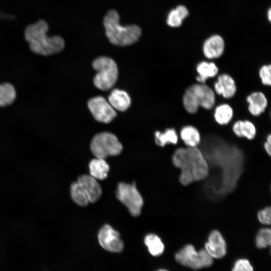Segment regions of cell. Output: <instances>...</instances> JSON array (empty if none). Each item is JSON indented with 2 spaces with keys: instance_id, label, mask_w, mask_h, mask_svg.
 <instances>
[{
  "instance_id": "cell-27",
  "label": "cell",
  "mask_w": 271,
  "mask_h": 271,
  "mask_svg": "<svg viewBox=\"0 0 271 271\" xmlns=\"http://www.w3.org/2000/svg\"><path fill=\"white\" fill-rule=\"evenodd\" d=\"M183 19L176 9L172 10L168 15L167 22L172 27H178L181 25Z\"/></svg>"
},
{
  "instance_id": "cell-10",
  "label": "cell",
  "mask_w": 271,
  "mask_h": 271,
  "mask_svg": "<svg viewBox=\"0 0 271 271\" xmlns=\"http://www.w3.org/2000/svg\"><path fill=\"white\" fill-rule=\"evenodd\" d=\"M98 239L100 245L108 251L119 252L123 249V243L119 233L108 224L100 229Z\"/></svg>"
},
{
  "instance_id": "cell-12",
  "label": "cell",
  "mask_w": 271,
  "mask_h": 271,
  "mask_svg": "<svg viewBox=\"0 0 271 271\" xmlns=\"http://www.w3.org/2000/svg\"><path fill=\"white\" fill-rule=\"evenodd\" d=\"M77 182L84 191L89 202L94 203L99 199L102 190L96 179L91 175H83L79 177Z\"/></svg>"
},
{
  "instance_id": "cell-4",
  "label": "cell",
  "mask_w": 271,
  "mask_h": 271,
  "mask_svg": "<svg viewBox=\"0 0 271 271\" xmlns=\"http://www.w3.org/2000/svg\"><path fill=\"white\" fill-rule=\"evenodd\" d=\"M215 102L213 90L204 83L195 84L185 91L183 98L184 108L190 113L197 112L201 106L206 109L213 107Z\"/></svg>"
},
{
  "instance_id": "cell-28",
  "label": "cell",
  "mask_w": 271,
  "mask_h": 271,
  "mask_svg": "<svg viewBox=\"0 0 271 271\" xmlns=\"http://www.w3.org/2000/svg\"><path fill=\"white\" fill-rule=\"evenodd\" d=\"M259 75L263 84L270 86L271 85V66L264 65L259 71Z\"/></svg>"
},
{
  "instance_id": "cell-32",
  "label": "cell",
  "mask_w": 271,
  "mask_h": 271,
  "mask_svg": "<svg viewBox=\"0 0 271 271\" xmlns=\"http://www.w3.org/2000/svg\"><path fill=\"white\" fill-rule=\"evenodd\" d=\"M0 19L15 20V17L13 15L7 14L0 11Z\"/></svg>"
},
{
  "instance_id": "cell-6",
  "label": "cell",
  "mask_w": 271,
  "mask_h": 271,
  "mask_svg": "<svg viewBox=\"0 0 271 271\" xmlns=\"http://www.w3.org/2000/svg\"><path fill=\"white\" fill-rule=\"evenodd\" d=\"M90 148L96 158L105 159L109 156L119 155L122 151V146L115 136L104 132L94 137Z\"/></svg>"
},
{
  "instance_id": "cell-19",
  "label": "cell",
  "mask_w": 271,
  "mask_h": 271,
  "mask_svg": "<svg viewBox=\"0 0 271 271\" xmlns=\"http://www.w3.org/2000/svg\"><path fill=\"white\" fill-rule=\"evenodd\" d=\"M196 70L199 74L196 80L200 83H204L206 79L214 77L218 72V68L215 63L205 61L199 63Z\"/></svg>"
},
{
  "instance_id": "cell-22",
  "label": "cell",
  "mask_w": 271,
  "mask_h": 271,
  "mask_svg": "<svg viewBox=\"0 0 271 271\" xmlns=\"http://www.w3.org/2000/svg\"><path fill=\"white\" fill-rule=\"evenodd\" d=\"M155 136L156 144L161 147L169 144H176L178 142V135L174 128H168L164 132L157 131Z\"/></svg>"
},
{
  "instance_id": "cell-17",
  "label": "cell",
  "mask_w": 271,
  "mask_h": 271,
  "mask_svg": "<svg viewBox=\"0 0 271 271\" xmlns=\"http://www.w3.org/2000/svg\"><path fill=\"white\" fill-rule=\"evenodd\" d=\"M233 132L238 137H245L248 140L253 139L256 134L254 125L249 120H238L232 127Z\"/></svg>"
},
{
  "instance_id": "cell-26",
  "label": "cell",
  "mask_w": 271,
  "mask_h": 271,
  "mask_svg": "<svg viewBox=\"0 0 271 271\" xmlns=\"http://www.w3.org/2000/svg\"><path fill=\"white\" fill-rule=\"evenodd\" d=\"M271 230L269 228L260 229L256 236L255 243L258 248H262L270 244Z\"/></svg>"
},
{
  "instance_id": "cell-25",
  "label": "cell",
  "mask_w": 271,
  "mask_h": 271,
  "mask_svg": "<svg viewBox=\"0 0 271 271\" xmlns=\"http://www.w3.org/2000/svg\"><path fill=\"white\" fill-rule=\"evenodd\" d=\"M16 91L9 83L0 84V106L11 104L15 99Z\"/></svg>"
},
{
  "instance_id": "cell-15",
  "label": "cell",
  "mask_w": 271,
  "mask_h": 271,
  "mask_svg": "<svg viewBox=\"0 0 271 271\" xmlns=\"http://www.w3.org/2000/svg\"><path fill=\"white\" fill-rule=\"evenodd\" d=\"M247 101L248 110L253 116H258L264 112L267 105V99L261 92L251 93L247 97Z\"/></svg>"
},
{
  "instance_id": "cell-3",
  "label": "cell",
  "mask_w": 271,
  "mask_h": 271,
  "mask_svg": "<svg viewBox=\"0 0 271 271\" xmlns=\"http://www.w3.org/2000/svg\"><path fill=\"white\" fill-rule=\"evenodd\" d=\"M119 20V15L114 10L109 11L104 17L103 25L109 41L114 45L121 46L136 42L142 34L141 28L136 25L121 26Z\"/></svg>"
},
{
  "instance_id": "cell-33",
  "label": "cell",
  "mask_w": 271,
  "mask_h": 271,
  "mask_svg": "<svg viewBox=\"0 0 271 271\" xmlns=\"http://www.w3.org/2000/svg\"><path fill=\"white\" fill-rule=\"evenodd\" d=\"M268 19H269V21H270L271 20V11H270V9H269L268 11Z\"/></svg>"
},
{
  "instance_id": "cell-30",
  "label": "cell",
  "mask_w": 271,
  "mask_h": 271,
  "mask_svg": "<svg viewBox=\"0 0 271 271\" xmlns=\"http://www.w3.org/2000/svg\"><path fill=\"white\" fill-rule=\"evenodd\" d=\"M253 267L248 260L240 259L235 262L232 271H253Z\"/></svg>"
},
{
  "instance_id": "cell-34",
  "label": "cell",
  "mask_w": 271,
  "mask_h": 271,
  "mask_svg": "<svg viewBox=\"0 0 271 271\" xmlns=\"http://www.w3.org/2000/svg\"><path fill=\"white\" fill-rule=\"evenodd\" d=\"M158 271H167V270H164V269H161V270H159Z\"/></svg>"
},
{
  "instance_id": "cell-9",
  "label": "cell",
  "mask_w": 271,
  "mask_h": 271,
  "mask_svg": "<svg viewBox=\"0 0 271 271\" xmlns=\"http://www.w3.org/2000/svg\"><path fill=\"white\" fill-rule=\"evenodd\" d=\"M88 106L93 117L99 122L109 123L116 116L114 109L102 96L91 98L88 102Z\"/></svg>"
},
{
  "instance_id": "cell-2",
  "label": "cell",
  "mask_w": 271,
  "mask_h": 271,
  "mask_svg": "<svg viewBox=\"0 0 271 271\" xmlns=\"http://www.w3.org/2000/svg\"><path fill=\"white\" fill-rule=\"evenodd\" d=\"M49 25L44 20H40L26 27L24 32L26 40L30 49L38 54L48 56L61 51L65 42L59 36L47 35Z\"/></svg>"
},
{
  "instance_id": "cell-16",
  "label": "cell",
  "mask_w": 271,
  "mask_h": 271,
  "mask_svg": "<svg viewBox=\"0 0 271 271\" xmlns=\"http://www.w3.org/2000/svg\"><path fill=\"white\" fill-rule=\"evenodd\" d=\"M108 101L114 109L121 111L126 110L131 103L129 95L125 91L118 89L111 91Z\"/></svg>"
},
{
  "instance_id": "cell-7",
  "label": "cell",
  "mask_w": 271,
  "mask_h": 271,
  "mask_svg": "<svg viewBox=\"0 0 271 271\" xmlns=\"http://www.w3.org/2000/svg\"><path fill=\"white\" fill-rule=\"evenodd\" d=\"M176 260L182 265L194 269L210 266L213 258L205 249L197 251L191 244L184 246L175 254Z\"/></svg>"
},
{
  "instance_id": "cell-20",
  "label": "cell",
  "mask_w": 271,
  "mask_h": 271,
  "mask_svg": "<svg viewBox=\"0 0 271 271\" xmlns=\"http://www.w3.org/2000/svg\"><path fill=\"white\" fill-rule=\"evenodd\" d=\"M180 137L188 147H197L200 142L199 131L192 125L183 127L180 131Z\"/></svg>"
},
{
  "instance_id": "cell-18",
  "label": "cell",
  "mask_w": 271,
  "mask_h": 271,
  "mask_svg": "<svg viewBox=\"0 0 271 271\" xmlns=\"http://www.w3.org/2000/svg\"><path fill=\"white\" fill-rule=\"evenodd\" d=\"M90 174L96 180H103L107 176L109 166L104 159L96 158L92 160L89 165Z\"/></svg>"
},
{
  "instance_id": "cell-13",
  "label": "cell",
  "mask_w": 271,
  "mask_h": 271,
  "mask_svg": "<svg viewBox=\"0 0 271 271\" xmlns=\"http://www.w3.org/2000/svg\"><path fill=\"white\" fill-rule=\"evenodd\" d=\"M214 89L218 94L222 95L225 98H230L234 95L236 86L231 76L227 74H222L218 76Z\"/></svg>"
},
{
  "instance_id": "cell-31",
  "label": "cell",
  "mask_w": 271,
  "mask_h": 271,
  "mask_svg": "<svg viewBox=\"0 0 271 271\" xmlns=\"http://www.w3.org/2000/svg\"><path fill=\"white\" fill-rule=\"evenodd\" d=\"M264 148L267 154L270 156L271 155V136L269 134L267 137L266 142L264 144Z\"/></svg>"
},
{
  "instance_id": "cell-29",
  "label": "cell",
  "mask_w": 271,
  "mask_h": 271,
  "mask_svg": "<svg viewBox=\"0 0 271 271\" xmlns=\"http://www.w3.org/2000/svg\"><path fill=\"white\" fill-rule=\"evenodd\" d=\"M259 222L265 225H270L271 223V209L269 207L259 211L257 214Z\"/></svg>"
},
{
  "instance_id": "cell-8",
  "label": "cell",
  "mask_w": 271,
  "mask_h": 271,
  "mask_svg": "<svg viewBox=\"0 0 271 271\" xmlns=\"http://www.w3.org/2000/svg\"><path fill=\"white\" fill-rule=\"evenodd\" d=\"M116 195L117 199L127 208L132 216H138L140 214L143 199L134 183H119Z\"/></svg>"
},
{
  "instance_id": "cell-5",
  "label": "cell",
  "mask_w": 271,
  "mask_h": 271,
  "mask_svg": "<svg viewBox=\"0 0 271 271\" xmlns=\"http://www.w3.org/2000/svg\"><path fill=\"white\" fill-rule=\"evenodd\" d=\"M97 71L93 82L94 85L102 90H107L113 86L118 77V69L113 60L107 57H100L92 63Z\"/></svg>"
},
{
  "instance_id": "cell-23",
  "label": "cell",
  "mask_w": 271,
  "mask_h": 271,
  "mask_svg": "<svg viewBox=\"0 0 271 271\" xmlns=\"http://www.w3.org/2000/svg\"><path fill=\"white\" fill-rule=\"evenodd\" d=\"M144 241L152 255L159 256L163 252L164 244L157 235L153 234H149L145 237Z\"/></svg>"
},
{
  "instance_id": "cell-14",
  "label": "cell",
  "mask_w": 271,
  "mask_h": 271,
  "mask_svg": "<svg viewBox=\"0 0 271 271\" xmlns=\"http://www.w3.org/2000/svg\"><path fill=\"white\" fill-rule=\"evenodd\" d=\"M224 49L223 39L218 35H214L207 39L203 45V52L208 59L217 58L220 57Z\"/></svg>"
},
{
  "instance_id": "cell-24",
  "label": "cell",
  "mask_w": 271,
  "mask_h": 271,
  "mask_svg": "<svg viewBox=\"0 0 271 271\" xmlns=\"http://www.w3.org/2000/svg\"><path fill=\"white\" fill-rule=\"evenodd\" d=\"M70 193L72 199L77 204L85 206L89 203L86 193L77 181L71 185Z\"/></svg>"
},
{
  "instance_id": "cell-1",
  "label": "cell",
  "mask_w": 271,
  "mask_h": 271,
  "mask_svg": "<svg viewBox=\"0 0 271 271\" xmlns=\"http://www.w3.org/2000/svg\"><path fill=\"white\" fill-rule=\"evenodd\" d=\"M173 164L180 169L179 181L183 185L201 181L209 174V166L206 157L197 147L179 148L172 157Z\"/></svg>"
},
{
  "instance_id": "cell-21",
  "label": "cell",
  "mask_w": 271,
  "mask_h": 271,
  "mask_svg": "<svg viewBox=\"0 0 271 271\" xmlns=\"http://www.w3.org/2000/svg\"><path fill=\"white\" fill-rule=\"evenodd\" d=\"M233 114V109L229 104H222L215 108L214 118L218 124H227L232 119Z\"/></svg>"
},
{
  "instance_id": "cell-11",
  "label": "cell",
  "mask_w": 271,
  "mask_h": 271,
  "mask_svg": "<svg viewBox=\"0 0 271 271\" xmlns=\"http://www.w3.org/2000/svg\"><path fill=\"white\" fill-rule=\"evenodd\" d=\"M205 249L213 258H220L225 255L226 243L219 231L214 230L210 233Z\"/></svg>"
}]
</instances>
